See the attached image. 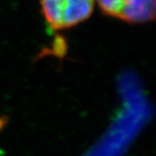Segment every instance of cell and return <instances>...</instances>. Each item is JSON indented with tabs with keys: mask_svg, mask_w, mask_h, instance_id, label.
<instances>
[{
	"mask_svg": "<svg viewBox=\"0 0 156 156\" xmlns=\"http://www.w3.org/2000/svg\"><path fill=\"white\" fill-rule=\"evenodd\" d=\"M41 12L48 27L63 30L80 25L90 18L95 0H40Z\"/></svg>",
	"mask_w": 156,
	"mask_h": 156,
	"instance_id": "1",
	"label": "cell"
},
{
	"mask_svg": "<svg viewBox=\"0 0 156 156\" xmlns=\"http://www.w3.org/2000/svg\"><path fill=\"white\" fill-rule=\"evenodd\" d=\"M103 14L132 25L154 21L156 0H95Z\"/></svg>",
	"mask_w": 156,
	"mask_h": 156,
	"instance_id": "2",
	"label": "cell"
},
{
	"mask_svg": "<svg viewBox=\"0 0 156 156\" xmlns=\"http://www.w3.org/2000/svg\"><path fill=\"white\" fill-rule=\"evenodd\" d=\"M8 123V118L6 116H0V133Z\"/></svg>",
	"mask_w": 156,
	"mask_h": 156,
	"instance_id": "3",
	"label": "cell"
}]
</instances>
